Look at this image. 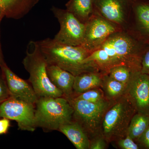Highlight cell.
I'll return each mask as SVG.
<instances>
[{
    "mask_svg": "<svg viewBox=\"0 0 149 149\" xmlns=\"http://www.w3.org/2000/svg\"><path fill=\"white\" fill-rule=\"evenodd\" d=\"M128 84H124L112 79L108 74H104L102 89L108 100L114 102L125 95Z\"/></svg>",
    "mask_w": 149,
    "mask_h": 149,
    "instance_id": "d6986e66",
    "label": "cell"
},
{
    "mask_svg": "<svg viewBox=\"0 0 149 149\" xmlns=\"http://www.w3.org/2000/svg\"><path fill=\"white\" fill-rule=\"evenodd\" d=\"M133 71L128 68L120 65L112 68L107 74L112 79L124 84H128Z\"/></svg>",
    "mask_w": 149,
    "mask_h": 149,
    "instance_id": "44dd1931",
    "label": "cell"
},
{
    "mask_svg": "<svg viewBox=\"0 0 149 149\" xmlns=\"http://www.w3.org/2000/svg\"><path fill=\"white\" fill-rule=\"evenodd\" d=\"M65 6L67 10L85 24L94 13L93 0H69Z\"/></svg>",
    "mask_w": 149,
    "mask_h": 149,
    "instance_id": "ac0fdd59",
    "label": "cell"
},
{
    "mask_svg": "<svg viewBox=\"0 0 149 149\" xmlns=\"http://www.w3.org/2000/svg\"><path fill=\"white\" fill-rule=\"evenodd\" d=\"M0 68L5 77L10 97L21 99L35 105L39 97L29 81L19 77L6 64Z\"/></svg>",
    "mask_w": 149,
    "mask_h": 149,
    "instance_id": "4fadbf2b",
    "label": "cell"
},
{
    "mask_svg": "<svg viewBox=\"0 0 149 149\" xmlns=\"http://www.w3.org/2000/svg\"><path fill=\"white\" fill-rule=\"evenodd\" d=\"M108 144L103 135H101L90 141L89 149H105Z\"/></svg>",
    "mask_w": 149,
    "mask_h": 149,
    "instance_id": "d4e9b609",
    "label": "cell"
},
{
    "mask_svg": "<svg viewBox=\"0 0 149 149\" xmlns=\"http://www.w3.org/2000/svg\"><path fill=\"white\" fill-rule=\"evenodd\" d=\"M51 11L57 19L60 27L54 40L62 45L81 46L84 37L85 24L66 9L53 6Z\"/></svg>",
    "mask_w": 149,
    "mask_h": 149,
    "instance_id": "52a82bcc",
    "label": "cell"
},
{
    "mask_svg": "<svg viewBox=\"0 0 149 149\" xmlns=\"http://www.w3.org/2000/svg\"><path fill=\"white\" fill-rule=\"evenodd\" d=\"M122 29L119 26L94 12L85 24L84 37L81 46L91 53L100 47L109 35Z\"/></svg>",
    "mask_w": 149,
    "mask_h": 149,
    "instance_id": "9c48e42d",
    "label": "cell"
},
{
    "mask_svg": "<svg viewBox=\"0 0 149 149\" xmlns=\"http://www.w3.org/2000/svg\"><path fill=\"white\" fill-rule=\"evenodd\" d=\"M127 31L149 43V1L133 0Z\"/></svg>",
    "mask_w": 149,
    "mask_h": 149,
    "instance_id": "7c38bea8",
    "label": "cell"
},
{
    "mask_svg": "<svg viewBox=\"0 0 149 149\" xmlns=\"http://www.w3.org/2000/svg\"><path fill=\"white\" fill-rule=\"evenodd\" d=\"M47 72L51 82L63 94L65 98L74 96L73 84L75 76L59 67L47 64Z\"/></svg>",
    "mask_w": 149,
    "mask_h": 149,
    "instance_id": "5bb4252c",
    "label": "cell"
},
{
    "mask_svg": "<svg viewBox=\"0 0 149 149\" xmlns=\"http://www.w3.org/2000/svg\"><path fill=\"white\" fill-rule=\"evenodd\" d=\"M35 106L37 128L58 131L61 125L72 120L73 109L64 97H40Z\"/></svg>",
    "mask_w": 149,
    "mask_h": 149,
    "instance_id": "277c9868",
    "label": "cell"
},
{
    "mask_svg": "<svg viewBox=\"0 0 149 149\" xmlns=\"http://www.w3.org/2000/svg\"><path fill=\"white\" fill-rule=\"evenodd\" d=\"M148 44L131 32L122 29L109 35L85 62L104 74L120 65L133 72L141 71L142 56Z\"/></svg>",
    "mask_w": 149,
    "mask_h": 149,
    "instance_id": "6da1fadb",
    "label": "cell"
},
{
    "mask_svg": "<svg viewBox=\"0 0 149 149\" xmlns=\"http://www.w3.org/2000/svg\"><path fill=\"white\" fill-rule=\"evenodd\" d=\"M136 113L125 95L113 103L105 114L102 125V134L108 143L127 136L130 121Z\"/></svg>",
    "mask_w": 149,
    "mask_h": 149,
    "instance_id": "5b68a950",
    "label": "cell"
},
{
    "mask_svg": "<svg viewBox=\"0 0 149 149\" xmlns=\"http://www.w3.org/2000/svg\"><path fill=\"white\" fill-rule=\"evenodd\" d=\"M47 64L59 67L74 75L83 72L100 71L85 63L91 52L81 46H69L47 38L37 41Z\"/></svg>",
    "mask_w": 149,
    "mask_h": 149,
    "instance_id": "7a4b0ae2",
    "label": "cell"
},
{
    "mask_svg": "<svg viewBox=\"0 0 149 149\" xmlns=\"http://www.w3.org/2000/svg\"><path fill=\"white\" fill-rule=\"evenodd\" d=\"M141 148L149 149V125L143 134L137 141Z\"/></svg>",
    "mask_w": 149,
    "mask_h": 149,
    "instance_id": "4316f807",
    "label": "cell"
},
{
    "mask_svg": "<svg viewBox=\"0 0 149 149\" xmlns=\"http://www.w3.org/2000/svg\"><path fill=\"white\" fill-rule=\"evenodd\" d=\"M66 99L73 109L72 120L81 126L90 141L102 135V125L104 116L114 102L107 100L95 103L74 97Z\"/></svg>",
    "mask_w": 149,
    "mask_h": 149,
    "instance_id": "8992f818",
    "label": "cell"
},
{
    "mask_svg": "<svg viewBox=\"0 0 149 149\" xmlns=\"http://www.w3.org/2000/svg\"><path fill=\"white\" fill-rule=\"evenodd\" d=\"M118 148L121 149H139L141 147L137 142L133 140L130 136L127 135L114 142Z\"/></svg>",
    "mask_w": 149,
    "mask_h": 149,
    "instance_id": "603a6c76",
    "label": "cell"
},
{
    "mask_svg": "<svg viewBox=\"0 0 149 149\" xmlns=\"http://www.w3.org/2000/svg\"><path fill=\"white\" fill-rule=\"evenodd\" d=\"M94 12L127 30L133 0H93Z\"/></svg>",
    "mask_w": 149,
    "mask_h": 149,
    "instance_id": "30bf717a",
    "label": "cell"
},
{
    "mask_svg": "<svg viewBox=\"0 0 149 149\" xmlns=\"http://www.w3.org/2000/svg\"><path fill=\"white\" fill-rule=\"evenodd\" d=\"M3 17H0V24H1V22L2 19H3ZM6 64V63L4 59L2 50L1 46V41H0V68Z\"/></svg>",
    "mask_w": 149,
    "mask_h": 149,
    "instance_id": "f1b7e54d",
    "label": "cell"
},
{
    "mask_svg": "<svg viewBox=\"0 0 149 149\" xmlns=\"http://www.w3.org/2000/svg\"><path fill=\"white\" fill-rule=\"evenodd\" d=\"M141 65V72L149 75V43L142 56Z\"/></svg>",
    "mask_w": 149,
    "mask_h": 149,
    "instance_id": "484cf974",
    "label": "cell"
},
{
    "mask_svg": "<svg viewBox=\"0 0 149 149\" xmlns=\"http://www.w3.org/2000/svg\"><path fill=\"white\" fill-rule=\"evenodd\" d=\"M149 125V116L136 113L128 127L127 135L137 142Z\"/></svg>",
    "mask_w": 149,
    "mask_h": 149,
    "instance_id": "ffe728a7",
    "label": "cell"
},
{
    "mask_svg": "<svg viewBox=\"0 0 149 149\" xmlns=\"http://www.w3.org/2000/svg\"><path fill=\"white\" fill-rule=\"evenodd\" d=\"M10 97L4 75L0 68V104Z\"/></svg>",
    "mask_w": 149,
    "mask_h": 149,
    "instance_id": "cb8c5ba5",
    "label": "cell"
},
{
    "mask_svg": "<svg viewBox=\"0 0 149 149\" xmlns=\"http://www.w3.org/2000/svg\"><path fill=\"white\" fill-rule=\"evenodd\" d=\"M40 0H0L4 17L19 19L29 13Z\"/></svg>",
    "mask_w": 149,
    "mask_h": 149,
    "instance_id": "9a60e30c",
    "label": "cell"
},
{
    "mask_svg": "<svg viewBox=\"0 0 149 149\" xmlns=\"http://www.w3.org/2000/svg\"><path fill=\"white\" fill-rule=\"evenodd\" d=\"M22 63L29 73L28 81L39 97H63L61 91L49 78L47 72V63L37 41H31L28 43Z\"/></svg>",
    "mask_w": 149,
    "mask_h": 149,
    "instance_id": "3957f363",
    "label": "cell"
},
{
    "mask_svg": "<svg viewBox=\"0 0 149 149\" xmlns=\"http://www.w3.org/2000/svg\"><path fill=\"white\" fill-rule=\"evenodd\" d=\"M0 119V135L6 134L10 127V119L6 118H1Z\"/></svg>",
    "mask_w": 149,
    "mask_h": 149,
    "instance_id": "83f0119b",
    "label": "cell"
},
{
    "mask_svg": "<svg viewBox=\"0 0 149 149\" xmlns=\"http://www.w3.org/2000/svg\"><path fill=\"white\" fill-rule=\"evenodd\" d=\"M125 95L137 113L149 116V75L141 71L133 72Z\"/></svg>",
    "mask_w": 149,
    "mask_h": 149,
    "instance_id": "8fae6325",
    "label": "cell"
},
{
    "mask_svg": "<svg viewBox=\"0 0 149 149\" xmlns=\"http://www.w3.org/2000/svg\"><path fill=\"white\" fill-rule=\"evenodd\" d=\"M104 74L100 71H91L75 76L73 86V96L94 88H101Z\"/></svg>",
    "mask_w": 149,
    "mask_h": 149,
    "instance_id": "2e32d148",
    "label": "cell"
},
{
    "mask_svg": "<svg viewBox=\"0 0 149 149\" xmlns=\"http://www.w3.org/2000/svg\"><path fill=\"white\" fill-rule=\"evenodd\" d=\"M73 97L95 103L103 102L108 100L101 88H94Z\"/></svg>",
    "mask_w": 149,
    "mask_h": 149,
    "instance_id": "7402d4cb",
    "label": "cell"
},
{
    "mask_svg": "<svg viewBox=\"0 0 149 149\" xmlns=\"http://www.w3.org/2000/svg\"><path fill=\"white\" fill-rule=\"evenodd\" d=\"M58 131L64 134L77 149H89L90 140L81 126L72 120L61 125Z\"/></svg>",
    "mask_w": 149,
    "mask_h": 149,
    "instance_id": "e0dca14e",
    "label": "cell"
},
{
    "mask_svg": "<svg viewBox=\"0 0 149 149\" xmlns=\"http://www.w3.org/2000/svg\"><path fill=\"white\" fill-rule=\"evenodd\" d=\"M6 118L17 122L19 129L35 131V106L21 99L10 97L0 104V118Z\"/></svg>",
    "mask_w": 149,
    "mask_h": 149,
    "instance_id": "ba28073f",
    "label": "cell"
},
{
    "mask_svg": "<svg viewBox=\"0 0 149 149\" xmlns=\"http://www.w3.org/2000/svg\"><path fill=\"white\" fill-rule=\"evenodd\" d=\"M0 17H4L3 15L1 9V8H0Z\"/></svg>",
    "mask_w": 149,
    "mask_h": 149,
    "instance_id": "f546056e",
    "label": "cell"
}]
</instances>
